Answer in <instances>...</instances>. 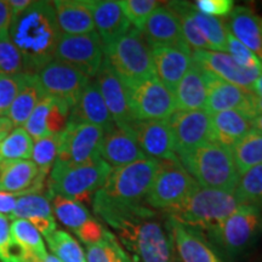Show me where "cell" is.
<instances>
[{
    "instance_id": "c3c4849f",
    "label": "cell",
    "mask_w": 262,
    "mask_h": 262,
    "mask_svg": "<svg viewBox=\"0 0 262 262\" xmlns=\"http://www.w3.org/2000/svg\"><path fill=\"white\" fill-rule=\"evenodd\" d=\"M107 229L103 227L102 225L98 222L96 219H90L89 221L85 224L80 229H78L77 232H74L77 234V237L86 245H93L96 244L98 242H101L106 237Z\"/></svg>"
},
{
    "instance_id": "681fc988",
    "label": "cell",
    "mask_w": 262,
    "mask_h": 262,
    "mask_svg": "<svg viewBox=\"0 0 262 262\" xmlns=\"http://www.w3.org/2000/svg\"><path fill=\"white\" fill-rule=\"evenodd\" d=\"M28 194L26 192L19 193H8V192H0V214L3 215H11L14 211L16 203H17L18 198L22 195Z\"/></svg>"
},
{
    "instance_id": "ffe728a7",
    "label": "cell",
    "mask_w": 262,
    "mask_h": 262,
    "mask_svg": "<svg viewBox=\"0 0 262 262\" xmlns=\"http://www.w3.org/2000/svg\"><path fill=\"white\" fill-rule=\"evenodd\" d=\"M70 112L71 108L64 102L54 97L44 96L22 127L33 141L56 135L67 126Z\"/></svg>"
},
{
    "instance_id": "f907efd6",
    "label": "cell",
    "mask_w": 262,
    "mask_h": 262,
    "mask_svg": "<svg viewBox=\"0 0 262 262\" xmlns=\"http://www.w3.org/2000/svg\"><path fill=\"white\" fill-rule=\"evenodd\" d=\"M11 238V226H10L9 217L6 215L0 214V249L4 248Z\"/></svg>"
},
{
    "instance_id": "4dcf8cb0",
    "label": "cell",
    "mask_w": 262,
    "mask_h": 262,
    "mask_svg": "<svg viewBox=\"0 0 262 262\" xmlns=\"http://www.w3.org/2000/svg\"><path fill=\"white\" fill-rule=\"evenodd\" d=\"M211 130L212 141L231 149L253 131V119L238 111H225L211 114Z\"/></svg>"
},
{
    "instance_id": "680465c9",
    "label": "cell",
    "mask_w": 262,
    "mask_h": 262,
    "mask_svg": "<svg viewBox=\"0 0 262 262\" xmlns=\"http://www.w3.org/2000/svg\"><path fill=\"white\" fill-rule=\"evenodd\" d=\"M0 162H2V159H0Z\"/></svg>"
},
{
    "instance_id": "277c9868",
    "label": "cell",
    "mask_w": 262,
    "mask_h": 262,
    "mask_svg": "<svg viewBox=\"0 0 262 262\" xmlns=\"http://www.w3.org/2000/svg\"><path fill=\"white\" fill-rule=\"evenodd\" d=\"M181 165L201 187L234 192L239 182L231 149L209 142L178 157Z\"/></svg>"
},
{
    "instance_id": "44dd1931",
    "label": "cell",
    "mask_w": 262,
    "mask_h": 262,
    "mask_svg": "<svg viewBox=\"0 0 262 262\" xmlns=\"http://www.w3.org/2000/svg\"><path fill=\"white\" fill-rule=\"evenodd\" d=\"M47 175L39 172L32 160L0 162V192L42 193Z\"/></svg>"
},
{
    "instance_id": "d590c367",
    "label": "cell",
    "mask_w": 262,
    "mask_h": 262,
    "mask_svg": "<svg viewBox=\"0 0 262 262\" xmlns=\"http://www.w3.org/2000/svg\"><path fill=\"white\" fill-rule=\"evenodd\" d=\"M166 6L178 16L181 31L186 42L191 50H209V45L202 35L199 28L196 27L194 19L192 17V4L186 2H170Z\"/></svg>"
},
{
    "instance_id": "cb8c5ba5",
    "label": "cell",
    "mask_w": 262,
    "mask_h": 262,
    "mask_svg": "<svg viewBox=\"0 0 262 262\" xmlns=\"http://www.w3.org/2000/svg\"><path fill=\"white\" fill-rule=\"evenodd\" d=\"M67 124H90L108 131L116 125L96 83L90 81L78 102L71 108Z\"/></svg>"
},
{
    "instance_id": "603a6c76",
    "label": "cell",
    "mask_w": 262,
    "mask_h": 262,
    "mask_svg": "<svg viewBox=\"0 0 262 262\" xmlns=\"http://www.w3.org/2000/svg\"><path fill=\"white\" fill-rule=\"evenodd\" d=\"M93 14L95 31L103 48L123 37L130 29V22L124 16L119 2L113 0H88Z\"/></svg>"
},
{
    "instance_id": "7c38bea8",
    "label": "cell",
    "mask_w": 262,
    "mask_h": 262,
    "mask_svg": "<svg viewBox=\"0 0 262 262\" xmlns=\"http://www.w3.org/2000/svg\"><path fill=\"white\" fill-rule=\"evenodd\" d=\"M103 44L95 32L88 34H62L55 60L73 66L88 78H95L103 62Z\"/></svg>"
},
{
    "instance_id": "bcb514c9",
    "label": "cell",
    "mask_w": 262,
    "mask_h": 262,
    "mask_svg": "<svg viewBox=\"0 0 262 262\" xmlns=\"http://www.w3.org/2000/svg\"><path fill=\"white\" fill-rule=\"evenodd\" d=\"M227 51L228 55H231V57L241 67L262 72V62L260 58L247 47H244L241 41H238L229 32L227 35Z\"/></svg>"
},
{
    "instance_id": "8d00e7d4",
    "label": "cell",
    "mask_w": 262,
    "mask_h": 262,
    "mask_svg": "<svg viewBox=\"0 0 262 262\" xmlns=\"http://www.w3.org/2000/svg\"><path fill=\"white\" fill-rule=\"evenodd\" d=\"M34 141L24 127H15L0 142L2 160H31Z\"/></svg>"
},
{
    "instance_id": "f546056e",
    "label": "cell",
    "mask_w": 262,
    "mask_h": 262,
    "mask_svg": "<svg viewBox=\"0 0 262 262\" xmlns=\"http://www.w3.org/2000/svg\"><path fill=\"white\" fill-rule=\"evenodd\" d=\"M228 32L244 47L253 51L262 62L261 19L247 6H234L229 15Z\"/></svg>"
},
{
    "instance_id": "ab89813d",
    "label": "cell",
    "mask_w": 262,
    "mask_h": 262,
    "mask_svg": "<svg viewBox=\"0 0 262 262\" xmlns=\"http://www.w3.org/2000/svg\"><path fill=\"white\" fill-rule=\"evenodd\" d=\"M88 262H133L112 232L96 244L86 245Z\"/></svg>"
},
{
    "instance_id": "9a60e30c",
    "label": "cell",
    "mask_w": 262,
    "mask_h": 262,
    "mask_svg": "<svg viewBox=\"0 0 262 262\" xmlns=\"http://www.w3.org/2000/svg\"><path fill=\"white\" fill-rule=\"evenodd\" d=\"M208 84V97H206L205 112L215 114L225 111H238L254 119L256 117L254 106L255 95L205 72Z\"/></svg>"
},
{
    "instance_id": "f1b7e54d",
    "label": "cell",
    "mask_w": 262,
    "mask_h": 262,
    "mask_svg": "<svg viewBox=\"0 0 262 262\" xmlns=\"http://www.w3.org/2000/svg\"><path fill=\"white\" fill-rule=\"evenodd\" d=\"M173 97L176 111H204L208 97L205 71L192 63L173 91Z\"/></svg>"
},
{
    "instance_id": "4fadbf2b",
    "label": "cell",
    "mask_w": 262,
    "mask_h": 262,
    "mask_svg": "<svg viewBox=\"0 0 262 262\" xmlns=\"http://www.w3.org/2000/svg\"><path fill=\"white\" fill-rule=\"evenodd\" d=\"M104 131L90 124H67L61 131V146L56 162L81 165L101 158L100 147Z\"/></svg>"
},
{
    "instance_id": "3957f363",
    "label": "cell",
    "mask_w": 262,
    "mask_h": 262,
    "mask_svg": "<svg viewBox=\"0 0 262 262\" xmlns=\"http://www.w3.org/2000/svg\"><path fill=\"white\" fill-rule=\"evenodd\" d=\"M242 204L234 192L196 186L179 205L166 211L168 217L192 231L208 234L231 216Z\"/></svg>"
},
{
    "instance_id": "f6af8a7d",
    "label": "cell",
    "mask_w": 262,
    "mask_h": 262,
    "mask_svg": "<svg viewBox=\"0 0 262 262\" xmlns=\"http://www.w3.org/2000/svg\"><path fill=\"white\" fill-rule=\"evenodd\" d=\"M27 74H0V117H6L22 88Z\"/></svg>"
},
{
    "instance_id": "ee69618b",
    "label": "cell",
    "mask_w": 262,
    "mask_h": 262,
    "mask_svg": "<svg viewBox=\"0 0 262 262\" xmlns=\"http://www.w3.org/2000/svg\"><path fill=\"white\" fill-rule=\"evenodd\" d=\"M119 5L130 25H133L134 28L142 31L146 21L152 12L159 8L160 3L157 0H122L119 2Z\"/></svg>"
},
{
    "instance_id": "836d02e7",
    "label": "cell",
    "mask_w": 262,
    "mask_h": 262,
    "mask_svg": "<svg viewBox=\"0 0 262 262\" xmlns=\"http://www.w3.org/2000/svg\"><path fill=\"white\" fill-rule=\"evenodd\" d=\"M49 198L51 202L52 211L55 212L56 217L61 224L71 228L73 232H77L90 219H93L86 206L79 202L72 201V199L57 194H49Z\"/></svg>"
},
{
    "instance_id": "484cf974",
    "label": "cell",
    "mask_w": 262,
    "mask_h": 262,
    "mask_svg": "<svg viewBox=\"0 0 262 262\" xmlns=\"http://www.w3.org/2000/svg\"><path fill=\"white\" fill-rule=\"evenodd\" d=\"M168 225L172 238L173 251L178 254L180 262H222L196 232L170 217H168Z\"/></svg>"
},
{
    "instance_id": "816d5d0a",
    "label": "cell",
    "mask_w": 262,
    "mask_h": 262,
    "mask_svg": "<svg viewBox=\"0 0 262 262\" xmlns=\"http://www.w3.org/2000/svg\"><path fill=\"white\" fill-rule=\"evenodd\" d=\"M11 24V11L8 0H0V31L10 28Z\"/></svg>"
},
{
    "instance_id": "83f0119b",
    "label": "cell",
    "mask_w": 262,
    "mask_h": 262,
    "mask_svg": "<svg viewBox=\"0 0 262 262\" xmlns=\"http://www.w3.org/2000/svg\"><path fill=\"white\" fill-rule=\"evenodd\" d=\"M52 5L62 34L78 35L95 32L88 0H56Z\"/></svg>"
},
{
    "instance_id": "7dc6e473",
    "label": "cell",
    "mask_w": 262,
    "mask_h": 262,
    "mask_svg": "<svg viewBox=\"0 0 262 262\" xmlns=\"http://www.w3.org/2000/svg\"><path fill=\"white\" fill-rule=\"evenodd\" d=\"M193 9L199 14L211 17H227L234 9L233 0H198L193 4Z\"/></svg>"
},
{
    "instance_id": "4316f807",
    "label": "cell",
    "mask_w": 262,
    "mask_h": 262,
    "mask_svg": "<svg viewBox=\"0 0 262 262\" xmlns=\"http://www.w3.org/2000/svg\"><path fill=\"white\" fill-rule=\"evenodd\" d=\"M155 75L173 94L183 75L192 66V54L172 48L152 49Z\"/></svg>"
},
{
    "instance_id": "d4e9b609",
    "label": "cell",
    "mask_w": 262,
    "mask_h": 262,
    "mask_svg": "<svg viewBox=\"0 0 262 262\" xmlns=\"http://www.w3.org/2000/svg\"><path fill=\"white\" fill-rule=\"evenodd\" d=\"M11 220H27L38 229L39 233L48 237L56 231L54 211L49 194L32 193L19 196L14 211L9 216Z\"/></svg>"
},
{
    "instance_id": "6f0895ef",
    "label": "cell",
    "mask_w": 262,
    "mask_h": 262,
    "mask_svg": "<svg viewBox=\"0 0 262 262\" xmlns=\"http://www.w3.org/2000/svg\"><path fill=\"white\" fill-rule=\"evenodd\" d=\"M261 31H262V18H261Z\"/></svg>"
},
{
    "instance_id": "e575fe53",
    "label": "cell",
    "mask_w": 262,
    "mask_h": 262,
    "mask_svg": "<svg viewBox=\"0 0 262 262\" xmlns=\"http://www.w3.org/2000/svg\"><path fill=\"white\" fill-rule=\"evenodd\" d=\"M192 17L202 35L208 42L209 50L211 51H227V35L228 28L224 19L211 17L196 12L192 5Z\"/></svg>"
},
{
    "instance_id": "5b68a950",
    "label": "cell",
    "mask_w": 262,
    "mask_h": 262,
    "mask_svg": "<svg viewBox=\"0 0 262 262\" xmlns=\"http://www.w3.org/2000/svg\"><path fill=\"white\" fill-rule=\"evenodd\" d=\"M111 168L102 158L81 165H64L55 162L48 180V194H57L72 201H93L96 193L103 187Z\"/></svg>"
},
{
    "instance_id": "e0dca14e",
    "label": "cell",
    "mask_w": 262,
    "mask_h": 262,
    "mask_svg": "<svg viewBox=\"0 0 262 262\" xmlns=\"http://www.w3.org/2000/svg\"><path fill=\"white\" fill-rule=\"evenodd\" d=\"M192 62L203 71L249 91L262 74L261 71L241 67L231 55L220 51L193 50Z\"/></svg>"
},
{
    "instance_id": "74e56055",
    "label": "cell",
    "mask_w": 262,
    "mask_h": 262,
    "mask_svg": "<svg viewBox=\"0 0 262 262\" xmlns=\"http://www.w3.org/2000/svg\"><path fill=\"white\" fill-rule=\"evenodd\" d=\"M11 234L27 249L29 257L42 260L47 257L48 251L45 248L40 233L37 228L27 220H14L11 225Z\"/></svg>"
},
{
    "instance_id": "1f68e13d",
    "label": "cell",
    "mask_w": 262,
    "mask_h": 262,
    "mask_svg": "<svg viewBox=\"0 0 262 262\" xmlns=\"http://www.w3.org/2000/svg\"><path fill=\"white\" fill-rule=\"evenodd\" d=\"M37 75L27 74L24 88H22L14 103L10 107L6 118H9L14 127H22L28 120L39 101L44 97Z\"/></svg>"
},
{
    "instance_id": "7bdbcfd3",
    "label": "cell",
    "mask_w": 262,
    "mask_h": 262,
    "mask_svg": "<svg viewBox=\"0 0 262 262\" xmlns=\"http://www.w3.org/2000/svg\"><path fill=\"white\" fill-rule=\"evenodd\" d=\"M25 73L24 60L12 41L9 28L0 31V74L15 75Z\"/></svg>"
},
{
    "instance_id": "db71d44e",
    "label": "cell",
    "mask_w": 262,
    "mask_h": 262,
    "mask_svg": "<svg viewBox=\"0 0 262 262\" xmlns=\"http://www.w3.org/2000/svg\"><path fill=\"white\" fill-rule=\"evenodd\" d=\"M14 129L15 127L12 125V123L10 122L9 118L0 117V142H2V141L4 140Z\"/></svg>"
},
{
    "instance_id": "ac0fdd59",
    "label": "cell",
    "mask_w": 262,
    "mask_h": 262,
    "mask_svg": "<svg viewBox=\"0 0 262 262\" xmlns=\"http://www.w3.org/2000/svg\"><path fill=\"white\" fill-rule=\"evenodd\" d=\"M96 85L117 126H126L134 117L130 108L129 91L119 75L104 60L96 74Z\"/></svg>"
},
{
    "instance_id": "d6a6232c",
    "label": "cell",
    "mask_w": 262,
    "mask_h": 262,
    "mask_svg": "<svg viewBox=\"0 0 262 262\" xmlns=\"http://www.w3.org/2000/svg\"><path fill=\"white\" fill-rule=\"evenodd\" d=\"M239 175L262 164V135L251 131L231 148Z\"/></svg>"
},
{
    "instance_id": "9f6ffc18",
    "label": "cell",
    "mask_w": 262,
    "mask_h": 262,
    "mask_svg": "<svg viewBox=\"0 0 262 262\" xmlns=\"http://www.w3.org/2000/svg\"><path fill=\"white\" fill-rule=\"evenodd\" d=\"M27 262H62V261L58 260L55 255L48 254L47 257L42 258V260H37V258H28Z\"/></svg>"
},
{
    "instance_id": "60d3db41",
    "label": "cell",
    "mask_w": 262,
    "mask_h": 262,
    "mask_svg": "<svg viewBox=\"0 0 262 262\" xmlns=\"http://www.w3.org/2000/svg\"><path fill=\"white\" fill-rule=\"evenodd\" d=\"M234 193L242 204L257 206L262 210V164L241 175Z\"/></svg>"
},
{
    "instance_id": "52a82bcc",
    "label": "cell",
    "mask_w": 262,
    "mask_h": 262,
    "mask_svg": "<svg viewBox=\"0 0 262 262\" xmlns=\"http://www.w3.org/2000/svg\"><path fill=\"white\" fill-rule=\"evenodd\" d=\"M158 169L159 160L152 158L112 168L106 183L97 193L118 204H143Z\"/></svg>"
},
{
    "instance_id": "f5cc1de1",
    "label": "cell",
    "mask_w": 262,
    "mask_h": 262,
    "mask_svg": "<svg viewBox=\"0 0 262 262\" xmlns=\"http://www.w3.org/2000/svg\"><path fill=\"white\" fill-rule=\"evenodd\" d=\"M10 11H11V19H14L22 14L26 9L31 5V0H8Z\"/></svg>"
},
{
    "instance_id": "ba28073f",
    "label": "cell",
    "mask_w": 262,
    "mask_h": 262,
    "mask_svg": "<svg viewBox=\"0 0 262 262\" xmlns=\"http://www.w3.org/2000/svg\"><path fill=\"white\" fill-rule=\"evenodd\" d=\"M262 235V210L257 206L243 204L217 227L209 232L208 237L226 254H243L257 243Z\"/></svg>"
},
{
    "instance_id": "30bf717a",
    "label": "cell",
    "mask_w": 262,
    "mask_h": 262,
    "mask_svg": "<svg viewBox=\"0 0 262 262\" xmlns=\"http://www.w3.org/2000/svg\"><path fill=\"white\" fill-rule=\"evenodd\" d=\"M126 88L135 120H168L176 112L173 94L156 75Z\"/></svg>"
},
{
    "instance_id": "8fae6325",
    "label": "cell",
    "mask_w": 262,
    "mask_h": 262,
    "mask_svg": "<svg viewBox=\"0 0 262 262\" xmlns=\"http://www.w3.org/2000/svg\"><path fill=\"white\" fill-rule=\"evenodd\" d=\"M35 75L45 96L60 100L70 108L78 102L91 81L73 66L58 60L51 61Z\"/></svg>"
},
{
    "instance_id": "7a4b0ae2",
    "label": "cell",
    "mask_w": 262,
    "mask_h": 262,
    "mask_svg": "<svg viewBox=\"0 0 262 262\" xmlns=\"http://www.w3.org/2000/svg\"><path fill=\"white\" fill-rule=\"evenodd\" d=\"M12 41L24 60L26 74L34 75L55 60L62 33L52 2H32L9 28Z\"/></svg>"
},
{
    "instance_id": "9c48e42d",
    "label": "cell",
    "mask_w": 262,
    "mask_h": 262,
    "mask_svg": "<svg viewBox=\"0 0 262 262\" xmlns=\"http://www.w3.org/2000/svg\"><path fill=\"white\" fill-rule=\"evenodd\" d=\"M196 186L180 160H159V169L145 203L155 210L166 212L185 201Z\"/></svg>"
},
{
    "instance_id": "2e32d148",
    "label": "cell",
    "mask_w": 262,
    "mask_h": 262,
    "mask_svg": "<svg viewBox=\"0 0 262 262\" xmlns=\"http://www.w3.org/2000/svg\"><path fill=\"white\" fill-rule=\"evenodd\" d=\"M147 158L179 160L168 120H133L126 125Z\"/></svg>"
},
{
    "instance_id": "7402d4cb",
    "label": "cell",
    "mask_w": 262,
    "mask_h": 262,
    "mask_svg": "<svg viewBox=\"0 0 262 262\" xmlns=\"http://www.w3.org/2000/svg\"><path fill=\"white\" fill-rule=\"evenodd\" d=\"M100 156L111 168H119L147 158L133 133L126 126L117 125L104 131Z\"/></svg>"
},
{
    "instance_id": "b9f144b4",
    "label": "cell",
    "mask_w": 262,
    "mask_h": 262,
    "mask_svg": "<svg viewBox=\"0 0 262 262\" xmlns=\"http://www.w3.org/2000/svg\"><path fill=\"white\" fill-rule=\"evenodd\" d=\"M61 146L60 134L42 137L34 141L32 152V162L38 166L39 172L49 175L56 162Z\"/></svg>"
},
{
    "instance_id": "d6986e66",
    "label": "cell",
    "mask_w": 262,
    "mask_h": 262,
    "mask_svg": "<svg viewBox=\"0 0 262 262\" xmlns=\"http://www.w3.org/2000/svg\"><path fill=\"white\" fill-rule=\"evenodd\" d=\"M141 32L152 49L172 48L192 54L191 48L183 38L178 16L168 6L157 8Z\"/></svg>"
},
{
    "instance_id": "5bb4252c",
    "label": "cell",
    "mask_w": 262,
    "mask_h": 262,
    "mask_svg": "<svg viewBox=\"0 0 262 262\" xmlns=\"http://www.w3.org/2000/svg\"><path fill=\"white\" fill-rule=\"evenodd\" d=\"M176 156H183L212 141L211 114L205 111H176L168 119Z\"/></svg>"
},
{
    "instance_id": "11a10c76",
    "label": "cell",
    "mask_w": 262,
    "mask_h": 262,
    "mask_svg": "<svg viewBox=\"0 0 262 262\" xmlns=\"http://www.w3.org/2000/svg\"><path fill=\"white\" fill-rule=\"evenodd\" d=\"M253 130L262 135V114H258L253 119Z\"/></svg>"
},
{
    "instance_id": "6da1fadb",
    "label": "cell",
    "mask_w": 262,
    "mask_h": 262,
    "mask_svg": "<svg viewBox=\"0 0 262 262\" xmlns=\"http://www.w3.org/2000/svg\"><path fill=\"white\" fill-rule=\"evenodd\" d=\"M94 211L112 227L133 262H173V244L168 217L143 204H118L96 193Z\"/></svg>"
},
{
    "instance_id": "8992f818",
    "label": "cell",
    "mask_w": 262,
    "mask_h": 262,
    "mask_svg": "<svg viewBox=\"0 0 262 262\" xmlns=\"http://www.w3.org/2000/svg\"><path fill=\"white\" fill-rule=\"evenodd\" d=\"M103 55L126 86L155 75L152 48L139 29L130 27L123 37L103 48Z\"/></svg>"
},
{
    "instance_id": "f35d334b",
    "label": "cell",
    "mask_w": 262,
    "mask_h": 262,
    "mask_svg": "<svg viewBox=\"0 0 262 262\" xmlns=\"http://www.w3.org/2000/svg\"><path fill=\"white\" fill-rule=\"evenodd\" d=\"M49 248L62 262H86L83 249L75 239L66 231L56 229L45 237Z\"/></svg>"
}]
</instances>
